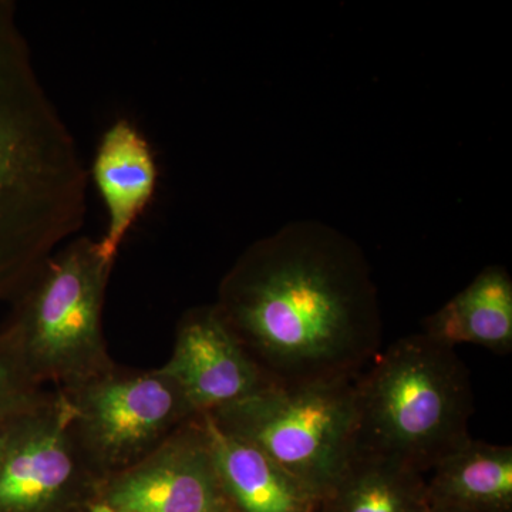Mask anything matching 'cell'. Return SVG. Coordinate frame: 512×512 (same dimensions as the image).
<instances>
[{
  "label": "cell",
  "mask_w": 512,
  "mask_h": 512,
  "mask_svg": "<svg viewBox=\"0 0 512 512\" xmlns=\"http://www.w3.org/2000/svg\"><path fill=\"white\" fill-rule=\"evenodd\" d=\"M74 436L100 466H131L178 424L195 419L177 382L163 370L111 373L70 390Z\"/></svg>",
  "instance_id": "6"
},
{
  "label": "cell",
  "mask_w": 512,
  "mask_h": 512,
  "mask_svg": "<svg viewBox=\"0 0 512 512\" xmlns=\"http://www.w3.org/2000/svg\"><path fill=\"white\" fill-rule=\"evenodd\" d=\"M36 384L8 350L0 349V429L45 406Z\"/></svg>",
  "instance_id": "15"
},
{
  "label": "cell",
  "mask_w": 512,
  "mask_h": 512,
  "mask_svg": "<svg viewBox=\"0 0 512 512\" xmlns=\"http://www.w3.org/2000/svg\"><path fill=\"white\" fill-rule=\"evenodd\" d=\"M427 338L454 348L461 343L507 355L512 349V279L500 265L484 268L439 311L427 316Z\"/></svg>",
  "instance_id": "12"
},
{
  "label": "cell",
  "mask_w": 512,
  "mask_h": 512,
  "mask_svg": "<svg viewBox=\"0 0 512 512\" xmlns=\"http://www.w3.org/2000/svg\"><path fill=\"white\" fill-rule=\"evenodd\" d=\"M356 450L426 474L471 440L470 372L454 348L404 336L355 380Z\"/></svg>",
  "instance_id": "3"
},
{
  "label": "cell",
  "mask_w": 512,
  "mask_h": 512,
  "mask_svg": "<svg viewBox=\"0 0 512 512\" xmlns=\"http://www.w3.org/2000/svg\"><path fill=\"white\" fill-rule=\"evenodd\" d=\"M74 407L60 394L6 430L0 451V511L49 507L77 474Z\"/></svg>",
  "instance_id": "8"
},
{
  "label": "cell",
  "mask_w": 512,
  "mask_h": 512,
  "mask_svg": "<svg viewBox=\"0 0 512 512\" xmlns=\"http://www.w3.org/2000/svg\"><path fill=\"white\" fill-rule=\"evenodd\" d=\"M131 466L104 504L127 512H231L198 416Z\"/></svg>",
  "instance_id": "7"
},
{
  "label": "cell",
  "mask_w": 512,
  "mask_h": 512,
  "mask_svg": "<svg viewBox=\"0 0 512 512\" xmlns=\"http://www.w3.org/2000/svg\"><path fill=\"white\" fill-rule=\"evenodd\" d=\"M89 170L40 82L15 3L0 0V299L83 228Z\"/></svg>",
  "instance_id": "2"
},
{
  "label": "cell",
  "mask_w": 512,
  "mask_h": 512,
  "mask_svg": "<svg viewBox=\"0 0 512 512\" xmlns=\"http://www.w3.org/2000/svg\"><path fill=\"white\" fill-rule=\"evenodd\" d=\"M207 414L275 461L316 503L356 451L355 382L271 384Z\"/></svg>",
  "instance_id": "5"
},
{
  "label": "cell",
  "mask_w": 512,
  "mask_h": 512,
  "mask_svg": "<svg viewBox=\"0 0 512 512\" xmlns=\"http://www.w3.org/2000/svg\"><path fill=\"white\" fill-rule=\"evenodd\" d=\"M231 512H316L318 503L295 478L247 441L198 416Z\"/></svg>",
  "instance_id": "11"
},
{
  "label": "cell",
  "mask_w": 512,
  "mask_h": 512,
  "mask_svg": "<svg viewBox=\"0 0 512 512\" xmlns=\"http://www.w3.org/2000/svg\"><path fill=\"white\" fill-rule=\"evenodd\" d=\"M215 306L276 386L355 382L382 348L366 255L325 222H289L249 245Z\"/></svg>",
  "instance_id": "1"
},
{
  "label": "cell",
  "mask_w": 512,
  "mask_h": 512,
  "mask_svg": "<svg viewBox=\"0 0 512 512\" xmlns=\"http://www.w3.org/2000/svg\"><path fill=\"white\" fill-rule=\"evenodd\" d=\"M92 512H127V511L116 510V508L110 507V505H107V504H99V505H96V507H93Z\"/></svg>",
  "instance_id": "16"
},
{
  "label": "cell",
  "mask_w": 512,
  "mask_h": 512,
  "mask_svg": "<svg viewBox=\"0 0 512 512\" xmlns=\"http://www.w3.org/2000/svg\"><path fill=\"white\" fill-rule=\"evenodd\" d=\"M424 474L356 450L316 512H429Z\"/></svg>",
  "instance_id": "14"
},
{
  "label": "cell",
  "mask_w": 512,
  "mask_h": 512,
  "mask_svg": "<svg viewBox=\"0 0 512 512\" xmlns=\"http://www.w3.org/2000/svg\"><path fill=\"white\" fill-rule=\"evenodd\" d=\"M161 370L181 387L197 416L239 402L272 384L215 305L185 313L173 356Z\"/></svg>",
  "instance_id": "9"
},
{
  "label": "cell",
  "mask_w": 512,
  "mask_h": 512,
  "mask_svg": "<svg viewBox=\"0 0 512 512\" xmlns=\"http://www.w3.org/2000/svg\"><path fill=\"white\" fill-rule=\"evenodd\" d=\"M429 512H466V511H454V510H431Z\"/></svg>",
  "instance_id": "18"
},
{
  "label": "cell",
  "mask_w": 512,
  "mask_h": 512,
  "mask_svg": "<svg viewBox=\"0 0 512 512\" xmlns=\"http://www.w3.org/2000/svg\"><path fill=\"white\" fill-rule=\"evenodd\" d=\"M93 183L107 212V228L97 239L101 254L116 262L119 249L156 192V158L146 137L128 120H117L106 131L92 168Z\"/></svg>",
  "instance_id": "10"
},
{
  "label": "cell",
  "mask_w": 512,
  "mask_h": 512,
  "mask_svg": "<svg viewBox=\"0 0 512 512\" xmlns=\"http://www.w3.org/2000/svg\"><path fill=\"white\" fill-rule=\"evenodd\" d=\"M10 426H12V424H10ZM6 430H8V427L0 429V451H2L3 444H5Z\"/></svg>",
  "instance_id": "17"
},
{
  "label": "cell",
  "mask_w": 512,
  "mask_h": 512,
  "mask_svg": "<svg viewBox=\"0 0 512 512\" xmlns=\"http://www.w3.org/2000/svg\"><path fill=\"white\" fill-rule=\"evenodd\" d=\"M113 265L99 241L77 235L18 293L5 348L33 380L74 390L110 373L101 313Z\"/></svg>",
  "instance_id": "4"
},
{
  "label": "cell",
  "mask_w": 512,
  "mask_h": 512,
  "mask_svg": "<svg viewBox=\"0 0 512 512\" xmlns=\"http://www.w3.org/2000/svg\"><path fill=\"white\" fill-rule=\"evenodd\" d=\"M431 471V510L512 512L511 446L471 439Z\"/></svg>",
  "instance_id": "13"
}]
</instances>
